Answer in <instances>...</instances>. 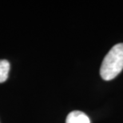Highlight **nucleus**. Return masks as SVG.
<instances>
[{
    "instance_id": "obj_1",
    "label": "nucleus",
    "mask_w": 123,
    "mask_h": 123,
    "mask_svg": "<svg viewBox=\"0 0 123 123\" xmlns=\"http://www.w3.org/2000/svg\"><path fill=\"white\" fill-rule=\"evenodd\" d=\"M123 70V43L114 46L105 55L100 68V74L103 79H114Z\"/></svg>"
},
{
    "instance_id": "obj_2",
    "label": "nucleus",
    "mask_w": 123,
    "mask_h": 123,
    "mask_svg": "<svg viewBox=\"0 0 123 123\" xmlns=\"http://www.w3.org/2000/svg\"><path fill=\"white\" fill-rule=\"evenodd\" d=\"M66 123H90V121L87 115L83 112L75 110L68 114Z\"/></svg>"
},
{
    "instance_id": "obj_3",
    "label": "nucleus",
    "mask_w": 123,
    "mask_h": 123,
    "mask_svg": "<svg viewBox=\"0 0 123 123\" xmlns=\"http://www.w3.org/2000/svg\"><path fill=\"white\" fill-rule=\"evenodd\" d=\"M10 62L7 60H0V83L4 82L8 78Z\"/></svg>"
}]
</instances>
